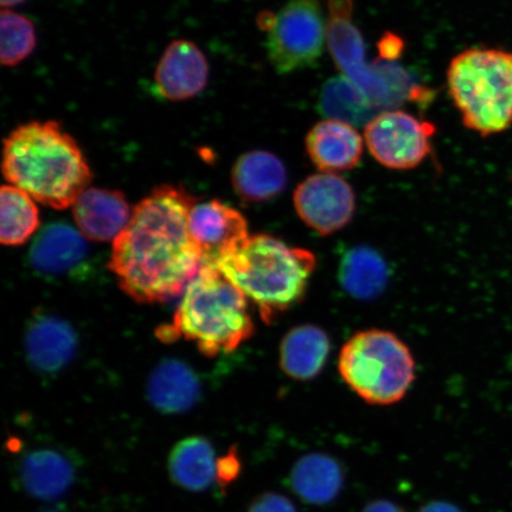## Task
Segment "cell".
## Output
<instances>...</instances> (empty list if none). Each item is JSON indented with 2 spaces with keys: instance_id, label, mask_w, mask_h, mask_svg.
Masks as SVG:
<instances>
[{
  "instance_id": "cell-7",
  "label": "cell",
  "mask_w": 512,
  "mask_h": 512,
  "mask_svg": "<svg viewBox=\"0 0 512 512\" xmlns=\"http://www.w3.org/2000/svg\"><path fill=\"white\" fill-rule=\"evenodd\" d=\"M328 9V47L337 67L379 110H396L405 100L425 98L401 68L367 63L363 37L352 21V0H329Z\"/></svg>"
},
{
  "instance_id": "cell-11",
  "label": "cell",
  "mask_w": 512,
  "mask_h": 512,
  "mask_svg": "<svg viewBox=\"0 0 512 512\" xmlns=\"http://www.w3.org/2000/svg\"><path fill=\"white\" fill-rule=\"evenodd\" d=\"M189 232L200 253L202 267L216 268L249 239L246 217L219 200L192 207Z\"/></svg>"
},
{
  "instance_id": "cell-32",
  "label": "cell",
  "mask_w": 512,
  "mask_h": 512,
  "mask_svg": "<svg viewBox=\"0 0 512 512\" xmlns=\"http://www.w3.org/2000/svg\"><path fill=\"white\" fill-rule=\"evenodd\" d=\"M25 0H0V4H2L3 9L14 8L19 4H23Z\"/></svg>"
},
{
  "instance_id": "cell-24",
  "label": "cell",
  "mask_w": 512,
  "mask_h": 512,
  "mask_svg": "<svg viewBox=\"0 0 512 512\" xmlns=\"http://www.w3.org/2000/svg\"><path fill=\"white\" fill-rule=\"evenodd\" d=\"M27 192L4 185L0 191V240L5 246H19L40 227V211Z\"/></svg>"
},
{
  "instance_id": "cell-8",
  "label": "cell",
  "mask_w": 512,
  "mask_h": 512,
  "mask_svg": "<svg viewBox=\"0 0 512 512\" xmlns=\"http://www.w3.org/2000/svg\"><path fill=\"white\" fill-rule=\"evenodd\" d=\"M260 21L267 31L268 60L279 74L316 66L328 46V18L319 0H290Z\"/></svg>"
},
{
  "instance_id": "cell-3",
  "label": "cell",
  "mask_w": 512,
  "mask_h": 512,
  "mask_svg": "<svg viewBox=\"0 0 512 512\" xmlns=\"http://www.w3.org/2000/svg\"><path fill=\"white\" fill-rule=\"evenodd\" d=\"M254 324L248 299L215 267H202L185 288L172 323L160 326L162 342L188 339L204 356L228 354L251 338Z\"/></svg>"
},
{
  "instance_id": "cell-16",
  "label": "cell",
  "mask_w": 512,
  "mask_h": 512,
  "mask_svg": "<svg viewBox=\"0 0 512 512\" xmlns=\"http://www.w3.org/2000/svg\"><path fill=\"white\" fill-rule=\"evenodd\" d=\"M73 209L74 219L87 239L105 242L118 238L131 221V208L123 192L88 188Z\"/></svg>"
},
{
  "instance_id": "cell-4",
  "label": "cell",
  "mask_w": 512,
  "mask_h": 512,
  "mask_svg": "<svg viewBox=\"0 0 512 512\" xmlns=\"http://www.w3.org/2000/svg\"><path fill=\"white\" fill-rule=\"evenodd\" d=\"M216 268L258 306L262 320L271 323L303 298L316 256L260 234L249 236L239 251Z\"/></svg>"
},
{
  "instance_id": "cell-27",
  "label": "cell",
  "mask_w": 512,
  "mask_h": 512,
  "mask_svg": "<svg viewBox=\"0 0 512 512\" xmlns=\"http://www.w3.org/2000/svg\"><path fill=\"white\" fill-rule=\"evenodd\" d=\"M242 463L239 452L233 447L226 456L217 459L216 482L224 491L240 476Z\"/></svg>"
},
{
  "instance_id": "cell-23",
  "label": "cell",
  "mask_w": 512,
  "mask_h": 512,
  "mask_svg": "<svg viewBox=\"0 0 512 512\" xmlns=\"http://www.w3.org/2000/svg\"><path fill=\"white\" fill-rule=\"evenodd\" d=\"M318 110L325 119L366 127L380 111L360 88L344 75L326 81L318 98Z\"/></svg>"
},
{
  "instance_id": "cell-13",
  "label": "cell",
  "mask_w": 512,
  "mask_h": 512,
  "mask_svg": "<svg viewBox=\"0 0 512 512\" xmlns=\"http://www.w3.org/2000/svg\"><path fill=\"white\" fill-rule=\"evenodd\" d=\"M91 252L81 232L70 224L54 222L44 227L32 242L29 262L43 277L76 278L85 275Z\"/></svg>"
},
{
  "instance_id": "cell-25",
  "label": "cell",
  "mask_w": 512,
  "mask_h": 512,
  "mask_svg": "<svg viewBox=\"0 0 512 512\" xmlns=\"http://www.w3.org/2000/svg\"><path fill=\"white\" fill-rule=\"evenodd\" d=\"M387 280L386 262L373 249L357 247L345 255L341 266V281L352 296L373 298L383 290Z\"/></svg>"
},
{
  "instance_id": "cell-30",
  "label": "cell",
  "mask_w": 512,
  "mask_h": 512,
  "mask_svg": "<svg viewBox=\"0 0 512 512\" xmlns=\"http://www.w3.org/2000/svg\"><path fill=\"white\" fill-rule=\"evenodd\" d=\"M362 512H405V510L393 502L375 501L366 505Z\"/></svg>"
},
{
  "instance_id": "cell-10",
  "label": "cell",
  "mask_w": 512,
  "mask_h": 512,
  "mask_svg": "<svg viewBox=\"0 0 512 512\" xmlns=\"http://www.w3.org/2000/svg\"><path fill=\"white\" fill-rule=\"evenodd\" d=\"M293 204L307 227L326 236L348 226L355 215L356 195L341 176L319 172L298 185Z\"/></svg>"
},
{
  "instance_id": "cell-21",
  "label": "cell",
  "mask_w": 512,
  "mask_h": 512,
  "mask_svg": "<svg viewBox=\"0 0 512 512\" xmlns=\"http://www.w3.org/2000/svg\"><path fill=\"white\" fill-rule=\"evenodd\" d=\"M343 471L336 459L326 454H307L294 465L291 484L294 492L306 503L328 504L339 495Z\"/></svg>"
},
{
  "instance_id": "cell-18",
  "label": "cell",
  "mask_w": 512,
  "mask_h": 512,
  "mask_svg": "<svg viewBox=\"0 0 512 512\" xmlns=\"http://www.w3.org/2000/svg\"><path fill=\"white\" fill-rule=\"evenodd\" d=\"M200 396L201 384L195 371L174 358L160 362L147 382V398L164 414L187 412Z\"/></svg>"
},
{
  "instance_id": "cell-19",
  "label": "cell",
  "mask_w": 512,
  "mask_h": 512,
  "mask_svg": "<svg viewBox=\"0 0 512 512\" xmlns=\"http://www.w3.org/2000/svg\"><path fill=\"white\" fill-rule=\"evenodd\" d=\"M74 466L66 454L42 448L22 459L19 480L28 494L41 499H54L67 491L74 480Z\"/></svg>"
},
{
  "instance_id": "cell-26",
  "label": "cell",
  "mask_w": 512,
  "mask_h": 512,
  "mask_svg": "<svg viewBox=\"0 0 512 512\" xmlns=\"http://www.w3.org/2000/svg\"><path fill=\"white\" fill-rule=\"evenodd\" d=\"M37 43L34 23L10 9L0 12V62L15 67L34 53Z\"/></svg>"
},
{
  "instance_id": "cell-2",
  "label": "cell",
  "mask_w": 512,
  "mask_h": 512,
  "mask_svg": "<svg viewBox=\"0 0 512 512\" xmlns=\"http://www.w3.org/2000/svg\"><path fill=\"white\" fill-rule=\"evenodd\" d=\"M2 170L11 185L56 210L74 206L92 179L78 142L54 120L30 121L10 132Z\"/></svg>"
},
{
  "instance_id": "cell-14",
  "label": "cell",
  "mask_w": 512,
  "mask_h": 512,
  "mask_svg": "<svg viewBox=\"0 0 512 512\" xmlns=\"http://www.w3.org/2000/svg\"><path fill=\"white\" fill-rule=\"evenodd\" d=\"M24 348L32 368L41 374L54 375L73 361L78 336L67 320L38 312L25 330Z\"/></svg>"
},
{
  "instance_id": "cell-28",
  "label": "cell",
  "mask_w": 512,
  "mask_h": 512,
  "mask_svg": "<svg viewBox=\"0 0 512 512\" xmlns=\"http://www.w3.org/2000/svg\"><path fill=\"white\" fill-rule=\"evenodd\" d=\"M248 512H297V509L283 495L264 494L255 499Z\"/></svg>"
},
{
  "instance_id": "cell-20",
  "label": "cell",
  "mask_w": 512,
  "mask_h": 512,
  "mask_svg": "<svg viewBox=\"0 0 512 512\" xmlns=\"http://www.w3.org/2000/svg\"><path fill=\"white\" fill-rule=\"evenodd\" d=\"M330 354V339L322 329L302 325L292 329L280 345V366L292 379H315Z\"/></svg>"
},
{
  "instance_id": "cell-31",
  "label": "cell",
  "mask_w": 512,
  "mask_h": 512,
  "mask_svg": "<svg viewBox=\"0 0 512 512\" xmlns=\"http://www.w3.org/2000/svg\"><path fill=\"white\" fill-rule=\"evenodd\" d=\"M419 512H462L453 504L447 502H432L422 507Z\"/></svg>"
},
{
  "instance_id": "cell-22",
  "label": "cell",
  "mask_w": 512,
  "mask_h": 512,
  "mask_svg": "<svg viewBox=\"0 0 512 512\" xmlns=\"http://www.w3.org/2000/svg\"><path fill=\"white\" fill-rule=\"evenodd\" d=\"M216 465L214 448L202 437L179 441L169 458V471L174 483L194 492L208 489L216 480Z\"/></svg>"
},
{
  "instance_id": "cell-12",
  "label": "cell",
  "mask_w": 512,
  "mask_h": 512,
  "mask_svg": "<svg viewBox=\"0 0 512 512\" xmlns=\"http://www.w3.org/2000/svg\"><path fill=\"white\" fill-rule=\"evenodd\" d=\"M209 63L197 44L176 40L165 49L153 75V93L159 99L179 102L196 98L207 88Z\"/></svg>"
},
{
  "instance_id": "cell-29",
  "label": "cell",
  "mask_w": 512,
  "mask_h": 512,
  "mask_svg": "<svg viewBox=\"0 0 512 512\" xmlns=\"http://www.w3.org/2000/svg\"><path fill=\"white\" fill-rule=\"evenodd\" d=\"M403 49L400 38L393 36L392 34H388L386 37L382 38L380 43V53L386 59H393V57H398Z\"/></svg>"
},
{
  "instance_id": "cell-5",
  "label": "cell",
  "mask_w": 512,
  "mask_h": 512,
  "mask_svg": "<svg viewBox=\"0 0 512 512\" xmlns=\"http://www.w3.org/2000/svg\"><path fill=\"white\" fill-rule=\"evenodd\" d=\"M447 91L467 130L488 138L512 126V51L470 48L447 69Z\"/></svg>"
},
{
  "instance_id": "cell-9",
  "label": "cell",
  "mask_w": 512,
  "mask_h": 512,
  "mask_svg": "<svg viewBox=\"0 0 512 512\" xmlns=\"http://www.w3.org/2000/svg\"><path fill=\"white\" fill-rule=\"evenodd\" d=\"M435 126L401 110L383 111L364 127V142L376 162L390 170L418 168L432 152Z\"/></svg>"
},
{
  "instance_id": "cell-15",
  "label": "cell",
  "mask_w": 512,
  "mask_h": 512,
  "mask_svg": "<svg viewBox=\"0 0 512 512\" xmlns=\"http://www.w3.org/2000/svg\"><path fill=\"white\" fill-rule=\"evenodd\" d=\"M364 144L356 127L331 119L319 121L305 139L312 164L328 174L355 169L361 162Z\"/></svg>"
},
{
  "instance_id": "cell-17",
  "label": "cell",
  "mask_w": 512,
  "mask_h": 512,
  "mask_svg": "<svg viewBox=\"0 0 512 512\" xmlns=\"http://www.w3.org/2000/svg\"><path fill=\"white\" fill-rule=\"evenodd\" d=\"M287 181L284 163L268 151L243 153L232 170V184L236 195L248 203L273 200L285 190Z\"/></svg>"
},
{
  "instance_id": "cell-6",
  "label": "cell",
  "mask_w": 512,
  "mask_h": 512,
  "mask_svg": "<svg viewBox=\"0 0 512 512\" xmlns=\"http://www.w3.org/2000/svg\"><path fill=\"white\" fill-rule=\"evenodd\" d=\"M345 383L370 405H393L412 386L415 364L411 351L392 332H358L344 344L338 360Z\"/></svg>"
},
{
  "instance_id": "cell-1",
  "label": "cell",
  "mask_w": 512,
  "mask_h": 512,
  "mask_svg": "<svg viewBox=\"0 0 512 512\" xmlns=\"http://www.w3.org/2000/svg\"><path fill=\"white\" fill-rule=\"evenodd\" d=\"M195 204L187 191L160 185L134 208L130 223L114 240L110 268L136 302H169L201 271V256L189 232Z\"/></svg>"
}]
</instances>
